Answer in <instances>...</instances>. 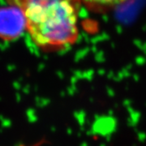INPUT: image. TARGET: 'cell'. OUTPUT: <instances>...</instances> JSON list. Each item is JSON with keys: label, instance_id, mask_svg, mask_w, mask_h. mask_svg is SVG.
I'll return each instance as SVG.
<instances>
[{"label": "cell", "instance_id": "1", "mask_svg": "<svg viewBox=\"0 0 146 146\" xmlns=\"http://www.w3.org/2000/svg\"><path fill=\"white\" fill-rule=\"evenodd\" d=\"M25 16L27 32L42 49L71 46L79 35L78 10L75 0H7Z\"/></svg>", "mask_w": 146, "mask_h": 146}, {"label": "cell", "instance_id": "2", "mask_svg": "<svg viewBox=\"0 0 146 146\" xmlns=\"http://www.w3.org/2000/svg\"><path fill=\"white\" fill-rule=\"evenodd\" d=\"M27 32L25 16L16 6L0 7V39L11 42L20 38Z\"/></svg>", "mask_w": 146, "mask_h": 146}, {"label": "cell", "instance_id": "3", "mask_svg": "<svg viewBox=\"0 0 146 146\" xmlns=\"http://www.w3.org/2000/svg\"><path fill=\"white\" fill-rule=\"evenodd\" d=\"M85 4L94 8L108 9L125 3L127 0H82Z\"/></svg>", "mask_w": 146, "mask_h": 146}]
</instances>
